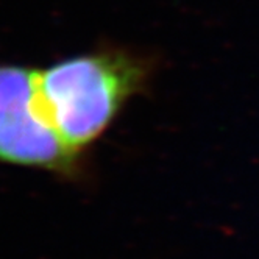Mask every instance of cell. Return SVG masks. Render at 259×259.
I'll list each match as a JSON object with an SVG mask.
<instances>
[{
	"label": "cell",
	"mask_w": 259,
	"mask_h": 259,
	"mask_svg": "<svg viewBox=\"0 0 259 259\" xmlns=\"http://www.w3.org/2000/svg\"><path fill=\"white\" fill-rule=\"evenodd\" d=\"M80 158L42 113L36 96V69L0 64V164L69 178L80 172Z\"/></svg>",
	"instance_id": "cell-2"
},
{
	"label": "cell",
	"mask_w": 259,
	"mask_h": 259,
	"mask_svg": "<svg viewBox=\"0 0 259 259\" xmlns=\"http://www.w3.org/2000/svg\"><path fill=\"white\" fill-rule=\"evenodd\" d=\"M152 73V61L130 52L83 53L36 69V96L61 141L81 156Z\"/></svg>",
	"instance_id": "cell-1"
}]
</instances>
